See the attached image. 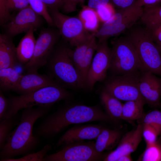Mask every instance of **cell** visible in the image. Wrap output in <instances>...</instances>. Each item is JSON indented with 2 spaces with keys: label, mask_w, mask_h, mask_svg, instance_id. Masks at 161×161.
<instances>
[{
  "label": "cell",
  "mask_w": 161,
  "mask_h": 161,
  "mask_svg": "<svg viewBox=\"0 0 161 161\" xmlns=\"http://www.w3.org/2000/svg\"><path fill=\"white\" fill-rule=\"evenodd\" d=\"M110 118L97 106L67 105L46 117L34 131V135L49 139L69 126L95 121H108Z\"/></svg>",
  "instance_id": "6da1fadb"
},
{
  "label": "cell",
  "mask_w": 161,
  "mask_h": 161,
  "mask_svg": "<svg viewBox=\"0 0 161 161\" xmlns=\"http://www.w3.org/2000/svg\"><path fill=\"white\" fill-rule=\"evenodd\" d=\"M49 108L38 106L22 109L17 126L11 132L0 150V161H8L17 156L32 153L39 142V137L33 133L34 125L39 118L48 112Z\"/></svg>",
  "instance_id": "7a4b0ae2"
},
{
  "label": "cell",
  "mask_w": 161,
  "mask_h": 161,
  "mask_svg": "<svg viewBox=\"0 0 161 161\" xmlns=\"http://www.w3.org/2000/svg\"><path fill=\"white\" fill-rule=\"evenodd\" d=\"M124 33L137 52L142 71L161 77V51L149 31L143 25L136 24Z\"/></svg>",
  "instance_id": "3957f363"
},
{
  "label": "cell",
  "mask_w": 161,
  "mask_h": 161,
  "mask_svg": "<svg viewBox=\"0 0 161 161\" xmlns=\"http://www.w3.org/2000/svg\"><path fill=\"white\" fill-rule=\"evenodd\" d=\"M71 93L60 84L43 87L30 93L11 97L8 98V109L4 119L16 115L21 110L34 106L50 107L63 100H69Z\"/></svg>",
  "instance_id": "277c9868"
},
{
  "label": "cell",
  "mask_w": 161,
  "mask_h": 161,
  "mask_svg": "<svg viewBox=\"0 0 161 161\" xmlns=\"http://www.w3.org/2000/svg\"><path fill=\"white\" fill-rule=\"evenodd\" d=\"M57 43L47 64L49 75L66 89H82L79 75L69 54L67 43Z\"/></svg>",
  "instance_id": "5b68a950"
},
{
  "label": "cell",
  "mask_w": 161,
  "mask_h": 161,
  "mask_svg": "<svg viewBox=\"0 0 161 161\" xmlns=\"http://www.w3.org/2000/svg\"><path fill=\"white\" fill-rule=\"evenodd\" d=\"M109 70L113 75L142 72L137 52L131 42L124 35L115 39L112 42Z\"/></svg>",
  "instance_id": "8992f818"
},
{
  "label": "cell",
  "mask_w": 161,
  "mask_h": 161,
  "mask_svg": "<svg viewBox=\"0 0 161 161\" xmlns=\"http://www.w3.org/2000/svg\"><path fill=\"white\" fill-rule=\"evenodd\" d=\"M143 11V7L136 3L127 8L117 9L113 15L92 33L98 42L107 41L112 36L124 33L136 24Z\"/></svg>",
  "instance_id": "52a82bcc"
},
{
  "label": "cell",
  "mask_w": 161,
  "mask_h": 161,
  "mask_svg": "<svg viewBox=\"0 0 161 161\" xmlns=\"http://www.w3.org/2000/svg\"><path fill=\"white\" fill-rule=\"evenodd\" d=\"M55 27L61 37L70 45L75 47L83 43L92 35L84 28L78 17H72L61 13L59 10H48Z\"/></svg>",
  "instance_id": "ba28073f"
},
{
  "label": "cell",
  "mask_w": 161,
  "mask_h": 161,
  "mask_svg": "<svg viewBox=\"0 0 161 161\" xmlns=\"http://www.w3.org/2000/svg\"><path fill=\"white\" fill-rule=\"evenodd\" d=\"M50 27L41 30L36 40L34 52L30 60L24 66L27 73L38 72L46 65L55 45L61 37L57 28Z\"/></svg>",
  "instance_id": "9c48e42d"
},
{
  "label": "cell",
  "mask_w": 161,
  "mask_h": 161,
  "mask_svg": "<svg viewBox=\"0 0 161 161\" xmlns=\"http://www.w3.org/2000/svg\"><path fill=\"white\" fill-rule=\"evenodd\" d=\"M142 72L131 74L113 75L106 80L102 89L120 100L126 102L144 100L139 87Z\"/></svg>",
  "instance_id": "30bf717a"
},
{
  "label": "cell",
  "mask_w": 161,
  "mask_h": 161,
  "mask_svg": "<svg viewBox=\"0 0 161 161\" xmlns=\"http://www.w3.org/2000/svg\"><path fill=\"white\" fill-rule=\"evenodd\" d=\"M102 153L96 150L93 142L83 141L66 145L58 151L47 154V161H97L103 160Z\"/></svg>",
  "instance_id": "8fae6325"
},
{
  "label": "cell",
  "mask_w": 161,
  "mask_h": 161,
  "mask_svg": "<svg viewBox=\"0 0 161 161\" xmlns=\"http://www.w3.org/2000/svg\"><path fill=\"white\" fill-rule=\"evenodd\" d=\"M111 49L107 41L97 42V46L88 74L85 89L91 90L97 82H101L106 78L110 68Z\"/></svg>",
  "instance_id": "7c38bea8"
},
{
  "label": "cell",
  "mask_w": 161,
  "mask_h": 161,
  "mask_svg": "<svg viewBox=\"0 0 161 161\" xmlns=\"http://www.w3.org/2000/svg\"><path fill=\"white\" fill-rule=\"evenodd\" d=\"M42 23V16L34 11L29 5L19 11L4 25L5 34L12 38L19 34L26 33L31 29L36 30L41 27Z\"/></svg>",
  "instance_id": "4fadbf2b"
},
{
  "label": "cell",
  "mask_w": 161,
  "mask_h": 161,
  "mask_svg": "<svg viewBox=\"0 0 161 161\" xmlns=\"http://www.w3.org/2000/svg\"><path fill=\"white\" fill-rule=\"evenodd\" d=\"M149 72H142L139 87L145 103L153 107L160 106L161 98V77Z\"/></svg>",
  "instance_id": "5bb4252c"
},
{
  "label": "cell",
  "mask_w": 161,
  "mask_h": 161,
  "mask_svg": "<svg viewBox=\"0 0 161 161\" xmlns=\"http://www.w3.org/2000/svg\"><path fill=\"white\" fill-rule=\"evenodd\" d=\"M143 127L142 124L139 123L135 129L122 136L116 148L105 156L103 160L117 161L120 156L136 151L142 140Z\"/></svg>",
  "instance_id": "9a60e30c"
},
{
  "label": "cell",
  "mask_w": 161,
  "mask_h": 161,
  "mask_svg": "<svg viewBox=\"0 0 161 161\" xmlns=\"http://www.w3.org/2000/svg\"><path fill=\"white\" fill-rule=\"evenodd\" d=\"M104 128L95 125L72 127L65 132L58 140L56 147H63L85 140L96 139Z\"/></svg>",
  "instance_id": "2e32d148"
},
{
  "label": "cell",
  "mask_w": 161,
  "mask_h": 161,
  "mask_svg": "<svg viewBox=\"0 0 161 161\" xmlns=\"http://www.w3.org/2000/svg\"><path fill=\"white\" fill-rule=\"evenodd\" d=\"M59 84L49 75L38 72L22 75L13 90L20 95L26 94L46 86Z\"/></svg>",
  "instance_id": "e0dca14e"
},
{
  "label": "cell",
  "mask_w": 161,
  "mask_h": 161,
  "mask_svg": "<svg viewBox=\"0 0 161 161\" xmlns=\"http://www.w3.org/2000/svg\"><path fill=\"white\" fill-rule=\"evenodd\" d=\"M18 63L16 47L12 38L5 34H0V69L14 68Z\"/></svg>",
  "instance_id": "ac0fdd59"
},
{
  "label": "cell",
  "mask_w": 161,
  "mask_h": 161,
  "mask_svg": "<svg viewBox=\"0 0 161 161\" xmlns=\"http://www.w3.org/2000/svg\"><path fill=\"white\" fill-rule=\"evenodd\" d=\"M34 31L31 29L26 32L16 47L18 63L25 65L32 57L36 40L34 35Z\"/></svg>",
  "instance_id": "d6986e66"
},
{
  "label": "cell",
  "mask_w": 161,
  "mask_h": 161,
  "mask_svg": "<svg viewBox=\"0 0 161 161\" xmlns=\"http://www.w3.org/2000/svg\"><path fill=\"white\" fill-rule=\"evenodd\" d=\"M122 135L118 130L103 128L96 139L95 146L96 150L102 153L105 150L111 149L118 143Z\"/></svg>",
  "instance_id": "ffe728a7"
},
{
  "label": "cell",
  "mask_w": 161,
  "mask_h": 161,
  "mask_svg": "<svg viewBox=\"0 0 161 161\" xmlns=\"http://www.w3.org/2000/svg\"><path fill=\"white\" fill-rule=\"evenodd\" d=\"M101 102L111 119L122 120L123 104L120 100L102 89L100 94Z\"/></svg>",
  "instance_id": "44dd1931"
},
{
  "label": "cell",
  "mask_w": 161,
  "mask_h": 161,
  "mask_svg": "<svg viewBox=\"0 0 161 161\" xmlns=\"http://www.w3.org/2000/svg\"><path fill=\"white\" fill-rule=\"evenodd\" d=\"M97 44L96 38L94 36L85 55L75 67L80 79L82 89H85L88 74Z\"/></svg>",
  "instance_id": "7402d4cb"
},
{
  "label": "cell",
  "mask_w": 161,
  "mask_h": 161,
  "mask_svg": "<svg viewBox=\"0 0 161 161\" xmlns=\"http://www.w3.org/2000/svg\"><path fill=\"white\" fill-rule=\"evenodd\" d=\"M143 8V13L140 20L143 25L150 31L161 24V4Z\"/></svg>",
  "instance_id": "603a6c76"
},
{
  "label": "cell",
  "mask_w": 161,
  "mask_h": 161,
  "mask_svg": "<svg viewBox=\"0 0 161 161\" xmlns=\"http://www.w3.org/2000/svg\"><path fill=\"white\" fill-rule=\"evenodd\" d=\"M145 103L144 100L126 101L123 104L122 120L133 121L140 119L144 114L143 108Z\"/></svg>",
  "instance_id": "cb8c5ba5"
},
{
  "label": "cell",
  "mask_w": 161,
  "mask_h": 161,
  "mask_svg": "<svg viewBox=\"0 0 161 161\" xmlns=\"http://www.w3.org/2000/svg\"><path fill=\"white\" fill-rule=\"evenodd\" d=\"M22 75L14 68L0 69V89L2 92L12 90L16 86Z\"/></svg>",
  "instance_id": "d4e9b609"
},
{
  "label": "cell",
  "mask_w": 161,
  "mask_h": 161,
  "mask_svg": "<svg viewBox=\"0 0 161 161\" xmlns=\"http://www.w3.org/2000/svg\"><path fill=\"white\" fill-rule=\"evenodd\" d=\"M82 22L85 29L93 33L99 27L100 22L95 10L88 6L83 7L78 16Z\"/></svg>",
  "instance_id": "484cf974"
},
{
  "label": "cell",
  "mask_w": 161,
  "mask_h": 161,
  "mask_svg": "<svg viewBox=\"0 0 161 161\" xmlns=\"http://www.w3.org/2000/svg\"><path fill=\"white\" fill-rule=\"evenodd\" d=\"M138 160L161 161V140H157L153 143L146 145Z\"/></svg>",
  "instance_id": "4316f807"
},
{
  "label": "cell",
  "mask_w": 161,
  "mask_h": 161,
  "mask_svg": "<svg viewBox=\"0 0 161 161\" xmlns=\"http://www.w3.org/2000/svg\"><path fill=\"white\" fill-rule=\"evenodd\" d=\"M139 123L148 124L154 128L159 135H161V110H154L144 114Z\"/></svg>",
  "instance_id": "83f0119b"
},
{
  "label": "cell",
  "mask_w": 161,
  "mask_h": 161,
  "mask_svg": "<svg viewBox=\"0 0 161 161\" xmlns=\"http://www.w3.org/2000/svg\"><path fill=\"white\" fill-rule=\"evenodd\" d=\"M16 116L9 118L0 120V150L4 146L13 128L16 124Z\"/></svg>",
  "instance_id": "f1b7e54d"
},
{
  "label": "cell",
  "mask_w": 161,
  "mask_h": 161,
  "mask_svg": "<svg viewBox=\"0 0 161 161\" xmlns=\"http://www.w3.org/2000/svg\"><path fill=\"white\" fill-rule=\"evenodd\" d=\"M29 5L32 9L45 20L50 27H55L45 4L40 0H28Z\"/></svg>",
  "instance_id": "f546056e"
},
{
  "label": "cell",
  "mask_w": 161,
  "mask_h": 161,
  "mask_svg": "<svg viewBox=\"0 0 161 161\" xmlns=\"http://www.w3.org/2000/svg\"><path fill=\"white\" fill-rule=\"evenodd\" d=\"M51 149V145L47 144L41 150L36 153L29 154L20 159L13 158L8 161H45V157L47 153Z\"/></svg>",
  "instance_id": "4dcf8cb0"
},
{
  "label": "cell",
  "mask_w": 161,
  "mask_h": 161,
  "mask_svg": "<svg viewBox=\"0 0 161 161\" xmlns=\"http://www.w3.org/2000/svg\"><path fill=\"white\" fill-rule=\"evenodd\" d=\"M143 125L142 136L146 145L152 144L156 142L157 140V137L159 135L156 130L148 124H143Z\"/></svg>",
  "instance_id": "1f68e13d"
},
{
  "label": "cell",
  "mask_w": 161,
  "mask_h": 161,
  "mask_svg": "<svg viewBox=\"0 0 161 161\" xmlns=\"http://www.w3.org/2000/svg\"><path fill=\"white\" fill-rule=\"evenodd\" d=\"M113 6L109 3L99 6L95 10L100 21L103 23L109 20L114 14Z\"/></svg>",
  "instance_id": "d6a6232c"
},
{
  "label": "cell",
  "mask_w": 161,
  "mask_h": 161,
  "mask_svg": "<svg viewBox=\"0 0 161 161\" xmlns=\"http://www.w3.org/2000/svg\"><path fill=\"white\" fill-rule=\"evenodd\" d=\"M7 9L10 13L15 10H20L29 5L28 0H7Z\"/></svg>",
  "instance_id": "836d02e7"
},
{
  "label": "cell",
  "mask_w": 161,
  "mask_h": 161,
  "mask_svg": "<svg viewBox=\"0 0 161 161\" xmlns=\"http://www.w3.org/2000/svg\"><path fill=\"white\" fill-rule=\"evenodd\" d=\"M85 0H63L62 9L66 13L73 12L76 10L78 5L83 4Z\"/></svg>",
  "instance_id": "e575fe53"
},
{
  "label": "cell",
  "mask_w": 161,
  "mask_h": 161,
  "mask_svg": "<svg viewBox=\"0 0 161 161\" xmlns=\"http://www.w3.org/2000/svg\"><path fill=\"white\" fill-rule=\"evenodd\" d=\"M11 18L7 4V0H0V23L4 25Z\"/></svg>",
  "instance_id": "d590c367"
},
{
  "label": "cell",
  "mask_w": 161,
  "mask_h": 161,
  "mask_svg": "<svg viewBox=\"0 0 161 161\" xmlns=\"http://www.w3.org/2000/svg\"><path fill=\"white\" fill-rule=\"evenodd\" d=\"M9 107L8 98L0 90V120L5 118Z\"/></svg>",
  "instance_id": "8d00e7d4"
},
{
  "label": "cell",
  "mask_w": 161,
  "mask_h": 161,
  "mask_svg": "<svg viewBox=\"0 0 161 161\" xmlns=\"http://www.w3.org/2000/svg\"><path fill=\"white\" fill-rule=\"evenodd\" d=\"M138 0H111V3L117 9L128 8L134 4Z\"/></svg>",
  "instance_id": "74e56055"
},
{
  "label": "cell",
  "mask_w": 161,
  "mask_h": 161,
  "mask_svg": "<svg viewBox=\"0 0 161 161\" xmlns=\"http://www.w3.org/2000/svg\"><path fill=\"white\" fill-rule=\"evenodd\" d=\"M47 7L48 10H59L62 9L63 0H40Z\"/></svg>",
  "instance_id": "f35d334b"
},
{
  "label": "cell",
  "mask_w": 161,
  "mask_h": 161,
  "mask_svg": "<svg viewBox=\"0 0 161 161\" xmlns=\"http://www.w3.org/2000/svg\"><path fill=\"white\" fill-rule=\"evenodd\" d=\"M139 6L153 7L161 4V0H138L135 3Z\"/></svg>",
  "instance_id": "ab89813d"
},
{
  "label": "cell",
  "mask_w": 161,
  "mask_h": 161,
  "mask_svg": "<svg viewBox=\"0 0 161 161\" xmlns=\"http://www.w3.org/2000/svg\"><path fill=\"white\" fill-rule=\"evenodd\" d=\"M149 31L156 42L161 43V24Z\"/></svg>",
  "instance_id": "60d3db41"
},
{
  "label": "cell",
  "mask_w": 161,
  "mask_h": 161,
  "mask_svg": "<svg viewBox=\"0 0 161 161\" xmlns=\"http://www.w3.org/2000/svg\"><path fill=\"white\" fill-rule=\"evenodd\" d=\"M111 0H88L87 6L95 10L99 6L111 3Z\"/></svg>",
  "instance_id": "b9f144b4"
},
{
  "label": "cell",
  "mask_w": 161,
  "mask_h": 161,
  "mask_svg": "<svg viewBox=\"0 0 161 161\" xmlns=\"http://www.w3.org/2000/svg\"><path fill=\"white\" fill-rule=\"evenodd\" d=\"M131 154H127L120 156L117 161H131L133 159L131 157Z\"/></svg>",
  "instance_id": "7bdbcfd3"
},
{
  "label": "cell",
  "mask_w": 161,
  "mask_h": 161,
  "mask_svg": "<svg viewBox=\"0 0 161 161\" xmlns=\"http://www.w3.org/2000/svg\"><path fill=\"white\" fill-rule=\"evenodd\" d=\"M157 44V45H158V46H159L160 49L161 51V43H156V42Z\"/></svg>",
  "instance_id": "ee69618b"
},
{
  "label": "cell",
  "mask_w": 161,
  "mask_h": 161,
  "mask_svg": "<svg viewBox=\"0 0 161 161\" xmlns=\"http://www.w3.org/2000/svg\"><path fill=\"white\" fill-rule=\"evenodd\" d=\"M160 106H161V104H160Z\"/></svg>",
  "instance_id": "f6af8a7d"
}]
</instances>
